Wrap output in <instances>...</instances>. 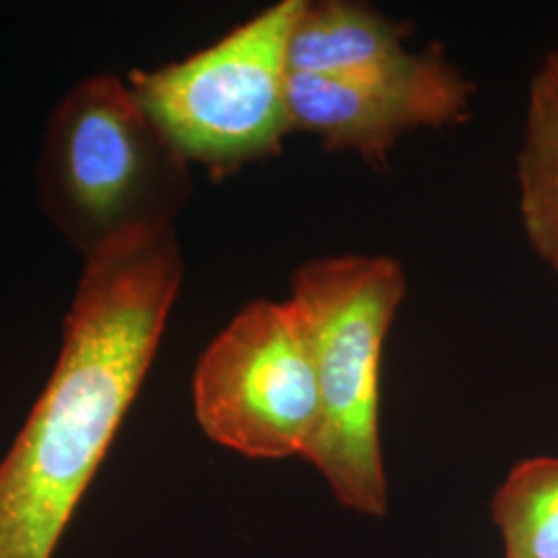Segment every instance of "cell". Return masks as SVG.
I'll return each instance as SVG.
<instances>
[{"label": "cell", "instance_id": "cell-1", "mask_svg": "<svg viewBox=\"0 0 558 558\" xmlns=\"http://www.w3.org/2000/svg\"><path fill=\"white\" fill-rule=\"evenodd\" d=\"M182 281L170 226L85 260L54 373L0 463V558H52L140 393Z\"/></svg>", "mask_w": 558, "mask_h": 558}, {"label": "cell", "instance_id": "cell-2", "mask_svg": "<svg viewBox=\"0 0 558 558\" xmlns=\"http://www.w3.org/2000/svg\"><path fill=\"white\" fill-rule=\"evenodd\" d=\"M403 296V269L389 257H323L292 279L290 299L311 336L319 389V424L304 459L339 505L371 518L387 511L380 360Z\"/></svg>", "mask_w": 558, "mask_h": 558}, {"label": "cell", "instance_id": "cell-3", "mask_svg": "<svg viewBox=\"0 0 558 558\" xmlns=\"http://www.w3.org/2000/svg\"><path fill=\"white\" fill-rule=\"evenodd\" d=\"M186 161L114 75L75 85L52 112L38 182L50 221L85 260L170 226Z\"/></svg>", "mask_w": 558, "mask_h": 558}, {"label": "cell", "instance_id": "cell-4", "mask_svg": "<svg viewBox=\"0 0 558 558\" xmlns=\"http://www.w3.org/2000/svg\"><path fill=\"white\" fill-rule=\"evenodd\" d=\"M306 0H281L177 64L135 71L129 87L184 161L228 174L278 154L294 131L288 41Z\"/></svg>", "mask_w": 558, "mask_h": 558}, {"label": "cell", "instance_id": "cell-5", "mask_svg": "<svg viewBox=\"0 0 558 558\" xmlns=\"http://www.w3.org/2000/svg\"><path fill=\"white\" fill-rule=\"evenodd\" d=\"M203 433L253 459L306 458L319 424L311 336L294 300L244 306L193 379Z\"/></svg>", "mask_w": 558, "mask_h": 558}, {"label": "cell", "instance_id": "cell-6", "mask_svg": "<svg viewBox=\"0 0 558 558\" xmlns=\"http://www.w3.org/2000/svg\"><path fill=\"white\" fill-rule=\"evenodd\" d=\"M470 98L472 85L435 52L377 75H290L288 81L292 129L375 161L385 160L408 131L461 122Z\"/></svg>", "mask_w": 558, "mask_h": 558}, {"label": "cell", "instance_id": "cell-7", "mask_svg": "<svg viewBox=\"0 0 558 558\" xmlns=\"http://www.w3.org/2000/svg\"><path fill=\"white\" fill-rule=\"evenodd\" d=\"M405 27L356 2H306L288 41V73L360 77L416 59L403 46Z\"/></svg>", "mask_w": 558, "mask_h": 558}, {"label": "cell", "instance_id": "cell-8", "mask_svg": "<svg viewBox=\"0 0 558 558\" xmlns=\"http://www.w3.org/2000/svg\"><path fill=\"white\" fill-rule=\"evenodd\" d=\"M518 180L527 240L558 271V50L542 60L532 80Z\"/></svg>", "mask_w": 558, "mask_h": 558}, {"label": "cell", "instance_id": "cell-9", "mask_svg": "<svg viewBox=\"0 0 558 558\" xmlns=\"http://www.w3.org/2000/svg\"><path fill=\"white\" fill-rule=\"evenodd\" d=\"M505 558H558V458L519 461L493 499Z\"/></svg>", "mask_w": 558, "mask_h": 558}]
</instances>
